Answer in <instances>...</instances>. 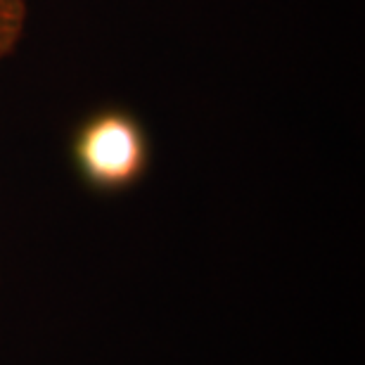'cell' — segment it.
<instances>
[{
  "instance_id": "6da1fadb",
  "label": "cell",
  "mask_w": 365,
  "mask_h": 365,
  "mask_svg": "<svg viewBox=\"0 0 365 365\" xmlns=\"http://www.w3.org/2000/svg\"><path fill=\"white\" fill-rule=\"evenodd\" d=\"M74 164L86 185L93 190H128L150 166L148 133L126 112H100L78 128L74 138Z\"/></svg>"
},
{
  "instance_id": "7a4b0ae2",
  "label": "cell",
  "mask_w": 365,
  "mask_h": 365,
  "mask_svg": "<svg viewBox=\"0 0 365 365\" xmlns=\"http://www.w3.org/2000/svg\"><path fill=\"white\" fill-rule=\"evenodd\" d=\"M29 21V0H0V64L17 50Z\"/></svg>"
}]
</instances>
